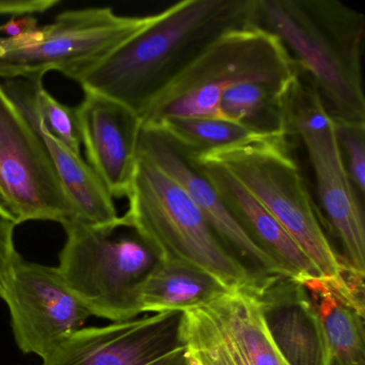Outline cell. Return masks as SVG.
<instances>
[{"instance_id":"1","label":"cell","mask_w":365,"mask_h":365,"mask_svg":"<svg viewBox=\"0 0 365 365\" xmlns=\"http://www.w3.org/2000/svg\"><path fill=\"white\" fill-rule=\"evenodd\" d=\"M252 0H185L155 14L78 81L84 93L119 102L140 116L147 104L208 44L250 26ZM140 118V117H138Z\"/></svg>"},{"instance_id":"2","label":"cell","mask_w":365,"mask_h":365,"mask_svg":"<svg viewBox=\"0 0 365 365\" xmlns=\"http://www.w3.org/2000/svg\"><path fill=\"white\" fill-rule=\"evenodd\" d=\"M250 26L277 38L336 123L365 125V18L335 0H252Z\"/></svg>"},{"instance_id":"3","label":"cell","mask_w":365,"mask_h":365,"mask_svg":"<svg viewBox=\"0 0 365 365\" xmlns=\"http://www.w3.org/2000/svg\"><path fill=\"white\" fill-rule=\"evenodd\" d=\"M127 198L123 223L148 242L161 262L202 269L230 290L259 294L266 285L230 255L185 189L138 153Z\"/></svg>"},{"instance_id":"4","label":"cell","mask_w":365,"mask_h":365,"mask_svg":"<svg viewBox=\"0 0 365 365\" xmlns=\"http://www.w3.org/2000/svg\"><path fill=\"white\" fill-rule=\"evenodd\" d=\"M296 69L277 37L254 26L215 38L143 110L142 125L168 118H221L220 101L242 83L287 86Z\"/></svg>"},{"instance_id":"5","label":"cell","mask_w":365,"mask_h":365,"mask_svg":"<svg viewBox=\"0 0 365 365\" xmlns=\"http://www.w3.org/2000/svg\"><path fill=\"white\" fill-rule=\"evenodd\" d=\"M287 146V138H272L198 155L227 170L279 222L322 279L335 285L352 283L359 277L331 245L300 168Z\"/></svg>"},{"instance_id":"6","label":"cell","mask_w":365,"mask_h":365,"mask_svg":"<svg viewBox=\"0 0 365 365\" xmlns=\"http://www.w3.org/2000/svg\"><path fill=\"white\" fill-rule=\"evenodd\" d=\"M63 228L67 241L56 268L68 288L91 316L135 319L140 286L160 262L153 247L121 217L110 225L73 222Z\"/></svg>"},{"instance_id":"7","label":"cell","mask_w":365,"mask_h":365,"mask_svg":"<svg viewBox=\"0 0 365 365\" xmlns=\"http://www.w3.org/2000/svg\"><path fill=\"white\" fill-rule=\"evenodd\" d=\"M155 19L118 16L110 8L63 12L25 37H0V78H44L57 71L78 82Z\"/></svg>"},{"instance_id":"8","label":"cell","mask_w":365,"mask_h":365,"mask_svg":"<svg viewBox=\"0 0 365 365\" xmlns=\"http://www.w3.org/2000/svg\"><path fill=\"white\" fill-rule=\"evenodd\" d=\"M284 117L286 136H297L304 145L320 204L343 247L344 264L364 277L363 202L346 170L334 120L324 110L313 83L297 71L284 99Z\"/></svg>"},{"instance_id":"9","label":"cell","mask_w":365,"mask_h":365,"mask_svg":"<svg viewBox=\"0 0 365 365\" xmlns=\"http://www.w3.org/2000/svg\"><path fill=\"white\" fill-rule=\"evenodd\" d=\"M0 197L10 221L76 222V213L50 155L0 84Z\"/></svg>"},{"instance_id":"10","label":"cell","mask_w":365,"mask_h":365,"mask_svg":"<svg viewBox=\"0 0 365 365\" xmlns=\"http://www.w3.org/2000/svg\"><path fill=\"white\" fill-rule=\"evenodd\" d=\"M0 298L9 309L21 351L37 354L42 360L81 330L91 316L56 267L29 262L21 255L0 282Z\"/></svg>"},{"instance_id":"11","label":"cell","mask_w":365,"mask_h":365,"mask_svg":"<svg viewBox=\"0 0 365 365\" xmlns=\"http://www.w3.org/2000/svg\"><path fill=\"white\" fill-rule=\"evenodd\" d=\"M180 339L205 365H287L267 330L259 299L243 290L182 312Z\"/></svg>"},{"instance_id":"12","label":"cell","mask_w":365,"mask_h":365,"mask_svg":"<svg viewBox=\"0 0 365 365\" xmlns=\"http://www.w3.org/2000/svg\"><path fill=\"white\" fill-rule=\"evenodd\" d=\"M182 312L82 328L42 365H187L180 339Z\"/></svg>"},{"instance_id":"13","label":"cell","mask_w":365,"mask_h":365,"mask_svg":"<svg viewBox=\"0 0 365 365\" xmlns=\"http://www.w3.org/2000/svg\"><path fill=\"white\" fill-rule=\"evenodd\" d=\"M136 153L147 158L181 185L197 205L223 247L258 279L288 277L243 232L195 162V153L153 125H142Z\"/></svg>"},{"instance_id":"14","label":"cell","mask_w":365,"mask_h":365,"mask_svg":"<svg viewBox=\"0 0 365 365\" xmlns=\"http://www.w3.org/2000/svg\"><path fill=\"white\" fill-rule=\"evenodd\" d=\"M76 112L89 165L113 198L127 197L135 168L140 118L123 104L91 93H85Z\"/></svg>"},{"instance_id":"15","label":"cell","mask_w":365,"mask_h":365,"mask_svg":"<svg viewBox=\"0 0 365 365\" xmlns=\"http://www.w3.org/2000/svg\"><path fill=\"white\" fill-rule=\"evenodd\" d=\"M38 78H12L1 87L43 142L61 183L71 200L76 222L91 226L116 223L119 217L114 202L95 170L81 155L51 135L42 125L36 106Z\"/></svg>"},{"instance_id":"16","label":"cell","mask_w":365,"mask_h":365,"mask_svg":"<svg viewBox=\"0 0 365 365\" xmlns=\"http://www.w3.org/2000/svg\"><path fill=\"white\" fill-rule=\"evenodd\" d=\"M256 296L269 335L287 365H331L322 322L302 283L275 277Z\"/></svg>"},{"instance_id":"17","label":"cell","mask_w":365,"mask_h":365,"mask_svg":"<svg viewBox=\"0 0 365 365\" xmlns=\"http://www.w3.org/2000/svg\"><path fill=\"white\" fill-rule=\"evenodd\" d=\"M195 162L243 232L277 262L288 277L298 282L320 277L279 222L227 170L202 155H195Z\"/></svg>"},{"instance_id":"18","label":"cell","mask_w":365,"mask_h":365,"mask_svg":"<svg viewBox=\"0 0 365 365\" xmlns=\"http://www.w3.org/2000/svg\"><path fill=\"white\" fill-rule=\"evenodd\" d=\"M300 283L322 322L331 365H365L364 285H335L322 277Z\"/></svg>"},{"instance_id":"19","label":"cell","mask_w":365,"mask_h":365,"mask_svg":"<svg viewBox=\"0 0 365 365\" xmlns=\"http://www.w3.org/2000/svg\"><path fill=\"white\" fill-rule=\"evenodd\" d=\"M230 289L202 269L160 260L140 286V313L185 312L202 307Z\"/></svg>"},{"instance_id":"20","label":"cell","mask_w":365,"mask_h":365,"mask_svg":"<svg viewBox=\"0 0 365 365\" xmlns=\"http://www.w3.org/2000/svg\"><path fill=\"white\" fill-rule=\"evenodd\" d=\"M290 84L284 87L252 82L235 85L222 96L220 116L264 138H287L284 99Z\"/></svg>"},{"instance_id":"21","label":"cell","mask_w":365,"mask_h":365,"mask_svg":"<svg viewBox=\"0 0 365 365\" xmlns=\"http://www.w3.org/2000/svg\"><path fill=\"white\" fill-rule=\"evenodd\" d=\"M151 125L195 155L256 140H272L222 118H168Z\"/></svg>"},{"instance_id":"22","label":"cell","mask_w":365,"mask_h":365,"mask_svg":"<svg viewBox=\"0 0 365 365\" xmlns=\"http://www.w3.org/2000/svg\"><path fill=\"white\" fill-rule=\"evenodd\" d=\"M43 78H38L36 84V106L42 125L51 135L61 140L76 155H81L82 140L76 108L57 101L44 88Z\"/></svg>"},{"instance_id":"23","label":"cell","mask_w":365,"mask_h":365,"mask_svg":"<svg viewBox=\"0 0 365 365\" xmlns=\"http://www.w3.org/2000/svg\"><path fill=\"white\" fill-rule=\"evenodd\" d=\"M336 136L350 181L363 202L365 194V125L336 123Z\"/></svg>"},{"instance_id":"24","label":"cell","mask_w":365,"mask_h":365,"mask_svg":"<svg viewBox=\"0 0 365 365\" xmlns=\"http://www.w3.org/2000/svg\"><path fill=\"white\" fill-rule=\"evenodd\" d=\"M58 4L59 0H0V16H33L44 14Z\"/></svg>"},{"instance_id":"25","label":"cell","mask_w":365,"mask_h":365,"mask_svg":"<svg viewBox=\"0 0 365 365\" xmlns=\"http://www.w3.org/2000/svg\"><path fill=\"white\" fill-rule=\"evenodd\" d=\"M16 224L0 215V282L3 281L14 266L20 253L14 245Z\"/></svg>"},{"instance_id":"26","label":"cell","mask_w":365,"mask_h":365,"mask_svg":"<svg viewBox=\"0 0 365 365\" xmlns=\"http://www.w3.org/2000/svg\"><path fill=\"white\" fill-rule=\"evenodd\" d=\"M39 29L37 19L34 16L11 19L0 26V37L6 39H19Z\"/></svg>"},{"instance_id":"27","label":"cell","mask_w":365,"mask_h":365,"mask_svg":"<svg viewBox=\"0 0 365 365\" xmlns=\"http://www.w3.org/2000/svg\"><path fill=\"white\" fill-rule=\"evenodd\" d=\"M0 215L6 217V219L10 220L7 207H6L5 202H4L3 198L1 197H0Z\"/></svg>"}]
</instances>
